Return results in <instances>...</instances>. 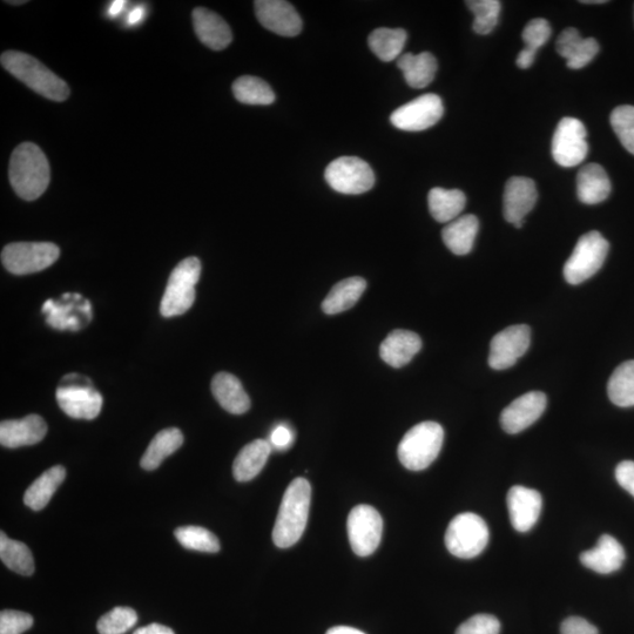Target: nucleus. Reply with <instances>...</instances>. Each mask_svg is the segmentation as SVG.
<instances>
[{
  "instance_id": "nucleus-13",
  "label": "nucleus",
  "mask_w": 634,
  "mask_h": 634,
  "mask_svg": "<svg viewBox=\"0 0 634 634\" xmlns=\"http://www.w3.org/2000/svg\"><path fill=\"white\" fill-rule=\"evenodd\" d=\"M443 113L442 99L436 94L428 93L399 107L391 114L390 121L399 130L420 132L436 125Z\"/></svg>"
},
{
  "instance_id": "nucleus-21",
  "label": "nucleus",
  "mask_w": 634,
  "mask_h": 634,
  "mask_svg": "<svg viewBox=\"0 0 634 634\" xmlns=\"http://www.w3.org/2000/svg\"><path fill=\"white\" fill-rule=\"evenodd\" d=\"M557 52L566 59L571 70L583 69L598 55L599 44L596 39L583 38L578 30L569 28L557 39Z\"/></svg>"
},
{
  "instance_id": "nucleus-2",
  "label": "nucleus",
  "mask_w": 634,
  "mask_h": 634,
  "mask_svg": "<svg viewBox=\"0 0 634 634\" xmlns=\"http://www.w3.org/2000/svg\"><path fill=\"white\" fill-rule=\"evenodd\" d=\"M310 499L312 487L305 478H296L289 484L273 530L278 548L287 549L300 541L308 522Z\"/></svg>"
},
{
  "instance_id": "nucleus-14",
  "label": "nucleus",
  "mask_w": 634,
  "mask_h": 634,
  "mask_svg": "<svg viewBox=\"0 0 634 634\" xmlns=\"http://www.w3.org/2000/svg\"><path fill=\"white\" fill-rule=\"evenodd\" d=\"M531 329L526 325L511 326L495 335L490 345L489 366L494 370L514 367L528 352Z\"/></svg>"
},
{
  "instance_id": "nucleus-34",
  "label": "nucleus",
  "mask_w": 634,
  "mask_h": 634,
  "mask_svg": "<svg viewBox=\"0 0 634 634\" xmlns=\"http://www.w3.org/2000/svg\"><path fill=\"white\" fill-rule=\"evenodd\" d=\"M607 394L618 407H634V360L620 364L613 372L607 384Z\"/></svg>"
},
{
  "instance_id": "nucleus-41",
  "label": "nucleus",
  "mask_w": 634,
  "mask_h": 634,
  "mask_svg": "<svg viewBox=\"0 0 634 634\" xmlns=\"http://www.w3.org/2000/svg\"><path fill=\"white\" fill-rule=\"evenodd\" d=\"M611 125L620 143L634 155V106H619L611 113Z\"/></svg>"
},
{
  "instance_id": "nucleus-35",
  "label": "nucleus",
  "mask_w": 634,
  "mask_h": 634,
  "mask_svg": "<svg viewBox=\"0 0 634 634\" xmlns=\"http://www.w3.org/2000/svg\"><path fill=\"white\" fill-rule=\"evenodd\" d=\"M0 558L13 572L23 576H31L35 572V561L24 543L13 541L2 532L0 534Z\"/></svg>"
},
{
  "instance_id": "nucleus-44",
  "label": "nucleus",
  "mask_w": 634,
  "mask_h": 634,
  "mask_svg": "<svg viewBox=\"0 0 634 634\" xmlns=\"http://www.w3.org/2000/svg\"><path fill=\"white\" fill-rule=\"evenodd\" d=\"M501 623L491 615L471 617L458 627L456 634H499Z\"/></svg>"
},
{
  "instance_id": "nucleus-20",
  "label": "nucleus",
  "mask_w": 634,
  "mask_h": 634,
  "mask_svg": "<svg viewBox=\"0 0 634 634\" xmlns=\"http://www.w3.org/2000/svg\"><path fill=\"white\" fill-rule=\"evenodd\" d=\"M195 33L202 44L214 51L225 50L232 43V30L226 20L211 10L197 8L193 11Z\"/></svg>"
},
{
  "instance_id": "nucleus-12",
  "label": "nucleus",
  "mask_w": 634,
  "mask_h": 634,
  "mask_svg": "<svg viewBox=\"0 0 634 634\" xmlns=\"http://www.w3.org/2000/svg\"><path fill=\"white\" fill-rule=\"evenodd\" d=\"M589 153L586 130L582 121L566 117L559 121L552 139V157L562 167L583 163Z\"/></svg>"
},
{
  "instance_id": "nucleus-53",
  "label": "nucleus",
  "mask_w": 634,
  "mask_h": 634,
  "mask_svg": "<svg viewBox=\"0 0 634 634\" xmlns=\"http://www.w3.org/2000/svg\"><path fill=\"white\" fill-rule=\"evenodd\" d=\"M583 4H604L605 0H583Z\"/></svg>"
},
{
  "instance_id": "nucleus-33",
  "label": "nucleus",
  "mask_w": 634,
  "mask_h": 634,
  "mask_svg": "<svg viewBox=\"0 0 634 634\" xmlns=\"http://www.w3.org/2000/svg\"><path fill=\"white\" fill-rule=\"evenodd\" d=\"M407 39V32L403 29L381 28L370 33L368 44L377 58L389 63L402 56Z\"/></svg>"
},
{
  "instance_id": "nucleus-8",
  "label": "nucleus",
  "mask_w": 634,
  "mask_h": 634,
  "mask_svg": "<svg viewBox=\"0 0 634 634\" xmlns=\"http://www.w3.org/2000/svg\"><path fill=\"white\" fill-rule=\"evenodd\" d=\"M56 397L60 409L76 420H94L103 408V396L89 379L77 374L64 377Z\"/></svg>"
},
{
  "instance_id": "nucleus-40",
  "label": "nucleus",
  "mask_w": 634,
  "mask_h": 634,
  "mask_svg": "<svg viewBox=\"0 0 634 634\" xmlns=\"http://www.w3.org/2000/svg\"><path fill=\"white\" fill-rule=\"evenodd\" d=\"M138 622L137 612L131 607H116L99 619L100 634H124Z\"/></svg>"
},
{
  "instance_id": "nucleus-24",
  "label": "nucleus",
  "mask_w": 634,
  "mask_h": 634,
  "mask_svg": "<svg viewBox=\"0 0 634 634\" xmlns=\"http://www.w3.org/2000/svg\"><path fill=\"white\" fill-rule=\"evenodd\" d=\"M212 393L228 413L242 415L251 408V400L239 379L229 373H219L212 381Z\"/></svg>"
},
{
  "instance_id": "nucleus-32",
  "label": "nucleus",
  "mask_w": 634,
  "mask_h": 634,
  "mask_svg": "<svg viewBox=\"0 0 634 634\" xmlns=\"http://www.w3.org/2000/svg\"><path fill=\"white\" fill-rule=\"evenodd\" d=\"M182 443H184V435L178 428L161 430L153 438L151 444L148 445L146 453L141 458V468L150 471L158 469L165 458L174 454Z\"/></svg>"
},
{
  "instance_id": "nucleus-42",
  "label": "nucleus",
  "mask_w": 634,
  "mask_h": 634,
  "mask_svg": "<svg viewBox=\"0 0 634 634\" xmlns=\"http://www.w3.org/2000/svg\"><path fill=\"white\" fill-rule=\"evenodd\" d=\"M551 26L548 20L543 18H537L531 20V22L525 26L523 31V40L525 47L528 49L538 51L548 43L551 37Z\"/></svg>"
},
{
  "instance_id": "nucleus-43",
  "label": "nucleus",
  "mask_w": 634,
  "mask_h": 634,
  "mask_svg": "<svg viewBox=\"0 0 634 634\" xmlns=\"http://www.w3.org/2000/svg\"><path fill=\"white\" fill-rule=\"evenodd\" d=\"M33 618L29 613L5 610L0 613V634H23L31 629Z\"/></svg>"
},
{
  "instance_id": "nucleus-11",
  "label": "nucleus",
  "mask_w": 634,
  "mask_h": 634,
  "mask_svg": "<svg viewBox=\"0 0 634 634\" xmlns=\"http://www.w3.org/2000/svg\"><path fill=\"white\" fill-rule=\"evenodd\" d=\"M348 537L357 556L373 555L382 539L383 521L375 508L357 505L348 516Z\"/></svg>"
},
{
  "instance_id": "nucleus-1",
  "label": "nucleus",
  "mask_w": 634,
  "mask_h": 634,
  "mask_svg": "<svg viewBox=\"0 0 634 634\" xmlns=\"http://www.w3.org/2000/svg\"><path fill=\"white\" fill-rule=\"evenodd\" d=\"M9 178L18 197L26 201L37 200L50 185L49 160L37 145L20 144L11 155Z\"/></svg>"
},
{
  "instance_id": "nucleus-5",
  "label": "nucleus",
  "mask_w": 634,
  "mask_h": 634,
  "mask_svg": "<svg viewBox=\"0 0 634 634\" xmlns=\"http://www.w3.org/2000/svg\"><path fill=\"white\" fill-rule=\"evenodd\" d=\"M201 275V262L198 258L182 260L173 269L168 279L164 298L161 300L160 313L165 317L185 314L195 301V285Z\"/></svg>"
},
{
  "instance_id": "nucleus-6",
  "label": "nucleus",
  "mask_w": 634,
  "mask_h": 634,
  "mask_svg": "<svg viewBox=\"0 0 634 634\" xmlns=\"http://www.w3.org/2000/svg\"><path fill=\"white\" fill-rule=\"evenodd\" d=\"M489 528L481 516L464 512L450 522L445 532V545L455 557L471 559L480 556L489 543Z\"/></svg>"
},
{
  "instance_id": "nucleus-27",
  "label": "nucleus",
  "mask_w": 634,
  "mask_h": 634,
  "mask_svg": "<svg viewBox=\"0 0 634 634\" xmlns=\"http://www.w3.org/2000/svg\"><path fill=\"white\" fill-rule=\"evenodd\" d=\"M478 229L480 221L475 215H462L443 228L444 244L456 255H467L474 248Z\"/></svg>"
},
{
  "instance_id": "nucleus-37",
  "label": "nucleus",
  "mask_w": 634,
  "mask_h": 634,
  "mask_svg": "<svg viewBox=\"0 0 634 634\" xmlns=\"http://www.w3.org/2000/svg\"><path fill=\"white\" fill-rule=\"evenodd\" d=\"M233 93L236 100L246 105H272L275 101V93L265 80L245 76L236 79L233 84Z\"/></svg>"
},
{
  "instance_id": "nucleus-31",
  "label": "nucleus",
  "mask_w": 634,
  "mask_h": 634,
  "mask_svg": "<svg viewBox=\"0 0 634 634\" xmlns=\"http://www.w3.org/2000/svg\"><path fill=\"white\" fill-rule=\"evenodd\" d=\"M66 477V470L62 465H57L44 472L30 485L24 495V503L35 511L43 510L51 501L57 489L62 485Z\"/></svg>"
},
{
  "instance_id": "nucleus-49",
  "label": "nucleus",
  "mask_w": 634,
  "mask_h": 634,
  "mask_svg": "<svg viewBox=\"0 0 634 634\" xmlns=\"http://www.w3.org/2000/svg\"><path fill=\"white\" fill-rule=\"evenodd\" d=\"M133 634H175L170 627L160 625V624H151L145 627H140Z\"/></svg>"
},
{
  "instance_id": "nucleus-26",
  "label": "nucleus",
  "mask_w": 634,
  "mask_h": 634,
  "mask_svg": "<svg viewBox=\"0 0 634 634\" xmlns=\"http://www.w3.org/2000/svg\"><path fill=\"white\" fill-rule=\"evenodd\" d=\"M272 445L265 440H255L246 445L233 464V475L238 482L252 481L265 467L272 453Z\"/></svg>"
},
{
  "instance_id": "nucleus-52",
  "label": "nucleus",
  "mask_w": 634,
  "mask_h": 634,
  "mask_svg": "<svg viewBox=\"0 0 634 634\" xmlns=\"http://www.w3.org/2000/svg\"><path fill=\"white\" fill-rule=\"evenodd\" d=\"M125 4L126 3L124 2V0H116V2H113L109 10V16L110 17L119 16L121 11L124 10Z\"/></svg>"
},
{
  "instance_id": "nucleus-7",
  "label": "nucleus",
  "mask_w": 634,
  "mask_h": 634,
  "mask_svg": "<svg viewBox=\"0 0 634 634\" xmlns=\"http://www.w3.org/2000/svg\"><path fill=\"white\" fill-rule=\"evenodd\" d=\"M609 249V242L599 232L592 231L584 234L565 263L566 282L577 286L591 279L604 265Z\"/></svg>"
},
{
  "instance_id": "nucleus-4",
  "label": "nucleus",
  "mask_w": 634,
  "mask_h": 634,
  "mask_svg": "<svg viewBox=\"0 0 634 634\" xmlns=\"http://www.w3.org/2000/svg\"><path fill=\"white\" fill-rule=\"evenodd\" d=\"M444 430L436 422H422L411 428L399 445V458L403 467L421 471L430 467L440 455Z\"/></svg>"
},
{
  "instance_id": "nucleus-46",
  "label": "nucleus",
  "mask_w": 634,
  "mask_h": 634,
  "mask_svg": "<svg viewBox=\"0 0 634 634\" xmlns=\"http://www.w3.org/2000/svg\"><path fill=\"white\" fill-rule=\"evenodd\" d=\"M616 478L620 487L634 497V462L624 461L618 464Z\"/></svg>"
},
{
  "instance_id": "nucleus-15",
  "label": "nucleus",
  "mask_w": 634,
  "mask_h": 634,
  "mask_svg": "<svg viewBox=\"0 0 634 634\" xmlns=\"http://www.w3.org/2000/svg\"><path fill=\"white\" fill-rule=\"evenodd\" d=\"M254 8L263 28L282 37L300 35L302 19L292 4L285 0H256Z\"/></svg>"
},
{
  "instance_id": "nucleus-23",
  "label": "nucleus",
  "mask_w": 634,
  "mask_h": 634,
  "mask_svg": "<svg viewBox=\"0 0 634 634\" xmlns=\"http://www.w3.org/2000/svg\"><path fill=\"white\" fill-rule=\"evenodd\" d=\"M422 349V340L409 330H394L380 347L381 359L393 368H402Z\"/></svg>"
},
{
  "instance_id": "nucleus-50",
  "label": "nucleus",
  "mask_w": 634,
  "mask_h": 634,
  "mask_svg": "<svg viewBox=\"0 0 634 634\" xmlns=\"http://www.w3.org/2000/svg\"><path fill=\"white\" fill-rule=\"evenodd\" d=\"M146 16V9L144 6H137L130 13H128L127 24L128 25H137L143 22Z\"/></svg>"
},
{
  "instance_id": "nucleus-3",
  "label": "nucleus",
  "mask_w": 634,
  "mask_h": 634,
  "mask_svg": "<svg viewBox=\"0 0 634 634\" xmlns=\"http://www.w3.org/2000/svg\"><path fill=\"white\" fill-rule=\"evenodd\" d=\"M0 63L13 77L46 99L65 101L70 97L69 85L28 53L6 51L0 58Z\"/></svg>"
},
{
  "instance_id": "nucleus-18",
  "label": "nucleus",
  "mask_w": 634,
  "mask_h": 634,
  "mask_svg": "<svg viewBox=\"0 0 634 634\" xmlns=\"http://www.w3.org/2000/svg\"><path fill=\"white\" fill-rule=\"evenodd\" d=\"M507 504L512 526L518 532H528L541 516L543 498L536 490L516 485L508 492Z\"/></svg>"
},
{
  "instance_id": "nucleus-28",
  "label": "nucleus",
  "mask_w": 634,
  "mask_h": 634,
  "mask_svg": "<svg viewBox=\"0 0 634 634\" xmlns=\"http://www.w3.org/2000/svg\"><path fill=\"white\" fill-rule=\"evenodd\" d=\"M397 66L403 72L404 79L413 89H424L433 83L437 72V60L429 52L420 55L404 53L397 59Z\"/></svg>"
},
{
  "instance_id": "nucleus-16",
  "label": "nucleus",
  "mask_w": 634,
  "mask_h": 634,
  "mask_svg": "<svg viewBox=\"0 0 634 634\" xmlns=\"http://www.w3.org/2000/svg\"><path fill=\"white\" fill-rule=\"evenodd\" d=\"M546 403L548 400L542 391H530L518 397L501 415V426L505 433L515 435L531 427L544 414Z\"/></svg>"
},
{
  "instance_id": "nucleus-10",
  "label": "nucleus",
  "mask_w": 634,
  "mask_h": 634,
  "mask_svg": "<svg viewBox=\"0 0 634 634\" xmlns=\"http://www.w3.org/2000/svg\"><path fill=\"white\" fill-rule=\"evenodd\" d=\"M325 178L334 191L348 195L366 193L375 185L372 167L357 157L334 160L328 165Z\"/></svg>"
},
{
  "instance_id": "nucleus-38",
  "label": "nucleus",
  "mask_w": 634,
  "mask_h": 634,
  "mask_svg": "<svg viewBox=\"0 0 634 634\" xmlns=\"http://www.w3.org/2000/svg\"><path fill=\"white\" fill-rule=\"evenodd\" d=\"M175 538L186 549L215 553L220 551V542L213 532L200 526H182L175 530Z\"/></svg>"
},
{
  "instance_id": "nucleus-36",
  "label": "nucleus",
  "mask_w": 634,
  "mask_h": 634,
  "mask_svg": "<svg viewBox=\"0 0 634 634\" xmlns=\"http://www.w3.org/2000/svg\"><path fill=\"white\" fill-rule=\"evenodd\" d=\"M64 298L69 303H57L53 300H47L43 306V313L47 315L46 322L52 328L59 330H73L77 332L82 328V321L79 317L72 314L74 305L83 300V296L79 294H65Z\"/></svg>"
},
{
  "instance_id": "nucleus-39",
  "label": "nucleus",
  "mask_w": 634,
  "mask_h": 634,
  "mask_svg": "<svg viewBox=\"0 0 634 634\" xmlns=\"http://www.w3.org/2000/svg\"><path fill=\"white\" fill-rule=\"evenodd\" d=\"M467 5L475 17L472 29L478 35H490L498 24L499 13L502 9L501 2L499 0H470Z\"/></svg>"
},
{
  "instance_id": "nucleus-9",
  "label": "nucleus",
  "mask_w": 634,
  "mask_h": 634,
  "mask_svg": "<svg viewBox=\"0 0 634 634\" xmlns=\"http://www.w3.org/2000/svg\"><path fill=\"white\" fill-rule=\"evenodd\" d=\"M59 255V247L51 242H15L4 247L2 262L10 273L28 275L49 268Z\"/></svg>"
},
{
  "instance_id": "nucleus-19",
  "label": "nucleus",
  "mask_w": 634,
  "mask_h": 634,
  "mask_svg": "<svg viewBox=\"0 0 634 634\" xmlns=\"http://www.w3.org/2000/svg\"><path fill=\"white\" fill-rule=\"evenodd\" d=\"M47 424L38 415H29L22 420L4 421L0 424V443L3 447L17 449L44 440Z\"/></svg>"
},
{
  "instance_id": "nucleus-29",
  "label": "nucleus",
  "mask_w": 634,
  "mask_h": 634,
  "mask_svg": "<svg viewBox=\"0 0 634 634\" xmlns=\"http://www.w3.org/2000/svg\"><path fill=\"white\" fill-rule=\"evenodd\" d=\"M366 280L354 276L336 283L327 298L322 302L323 313L336 315L353 308L366 292Z\"/></svg>"
},
{
  "instance_id": "nucleus-30",
  "label": "nucleus",
  "mask_w": 634,
  "mask_h": 634,
  "mask_svg": "<svg viewBox=\"0 0 634 634\" xmlns=\"http://www.w3.org/2000/svg\"><path fill=\"white\" fill-rule=\"evenodd\" d=\"M429 211L437 222L449 224V222L461 217L467 197L460 190H444L436 187L428 195Z\"/></svg>"
},
{
  "instance_id": "nucleus-47",
  "label": "nucleus",
  "mask_w": 634,
  "mask_h": 634,
  "mask_svg": "<svg viewBox=\"0 0 634 634\" xmlns=\"http://www.w3.org/2000/svg\"><path fill=\"white\" fill-rule=\"evenodd\" d=\"M294 442V434L292 429L285 426V424H280V426L276 427L269 437V443H271L272 448L278 450H285L292 445Z\"/></svg>"
},
{
  "instance_id": "nucleus-22",
  "label": "nucleus",
  "mask_w": 634,
  "mask_h": 634,
  "mask_svg": "<svg viewBox=\"0 0 634 634\" xmlns=\"http://www.w3.org/2000/svg\"><path fill=\"white\" fill-rule=\"evenodd\" d=\"M624 561L625 551L622 544L610 535H603L598 539L595 548L584 551L580 555V562L586 568L602 575H610L618 571L622 568Z\"/></svg>"
},
{
  "instance_id": "nucleus-45",
  "label": "nucleus",
  "mask_w": 634,
  "mask_h": 634,
  "mask_svg": "<svg viewBox=\"0 0 634 634\" xmlns=\"http://www.w3.org/2000/svg\"><path fill=\"white\" fill-rule=\"evenodd\" d=\"M562 634H599L597 627L580 617L565 619L561 629Z\"/></svg>"
},
{
  "instance_id": "nucleus-17",
  "label": "nucleus",
  "mask_w": 634,
  "mask_h": 634,
  "mask_svg": "<svg viewBox=\"0 0 634 634\" xmlns=\"http://www.w3.org/2000/svg\"><path fill=\"white\" fill-rule=\"evenodd\" d=\"M538 194L534 180L524 177L511 178L505 185L504 218L516 228H522L524 219L536 206Z\"/></svg>"
},
{
  "instance_id": "nucleus-48",
  "label": "nucleus",
  "mask_w": 634,
  "mask_h": 634,
  "mask_svg": "<svg viewBox=\"0 0 634 634\" xmlns=\"http://www.w3.org/2000/svg\"><path fill=\"white\" fill-rule=\"evenodd\" d=\"M536 55H537V51L531 50V49H528V47H525V49L521 53H519L516 60V63L519 69H522V70L530 69V67L534 65Z\"/></svg>"
},
{
  "instance_id": "nucleus-54",
  "label": "nucleus",
  "mask_w": 634,
  "mask_h": 634,
  "mask_svg": "<svg viewBox=\"0 0 634 634\" xmlns=\"http://www.w3.org/2000/svg\"><path fill=\"white\" fill-rule=\"evenodd\" d=\"M6 3L12 4V5H19V4L22 5V4H25L26 2H6Z\"/></svg>"
},
{
  "instance_id": "nucleus-25",
  "label": "nucleus",
  "mask_w": 634,
  "mask_h": 634,
  "mask_svg": "<svg viewBox=\"0 0 634 634\" xmlns=\"http://www.w3.org/2000/svg\"><path fill=\"white\" fill-rule=\"evenodd\" d=\"M611 181L604 168L598 164L582 167L577 177L578 199L585 205H597L610 197Z\"/></svg>"
},
{
  "instance_id": "nucleus-51",
  "label": "nucleus",
  "mask_w": 634,
  "mask_h": 634,
  "mask_svg": "<svg viewBox=\"0 0 634 634\" xmlns=\"http://www.w3.org/2000/svg\"><path fill=\"white\" fill-rule=\"evenodd\" d=\"M326 634H366L360 630L354 629V627L348 626H336L332 627Z\"/></svg>"
}]
</instances>
